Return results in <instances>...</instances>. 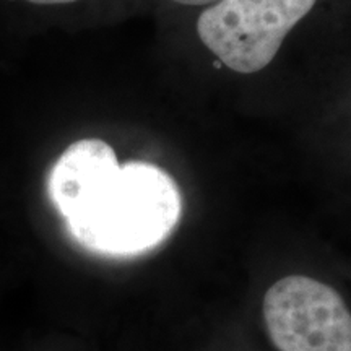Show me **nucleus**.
<instances>
[{
    "mask_svg": "<svg viewBox=\"0 0 351 351\" xmlns=\"http://www.w3.org/2000/svg\"><path fill=\"white\" fill-rule=\"evenodd\" d=\"M51 202L83 247L106 256H137L160 245L178 226L182 197L165 169L119 163L103 138L70 143L47 176Z\"/></svg>",
    "mask_w": 351,
    "mask_h": 351,
    "instance_id": "1",
    "label": "nucleus"
},
{
    "mask_svg": "<svg viewBox=\"0 0 351 351\" xmlns=\"http://www.w3.org/2000/svg\"><path fill=\"white\" fill-rule=\"evenodd\" d=\"M317 0H218L197 20V33L208 51L238 73H256L280 47Z\"/></svg>",
    "mask_w": 351,
    "mask_h": 351,
    "instance_id": "2",
    "label": "nucleus"
},
{
    "mask_svg": "<svg viewBox=\"0 0 351 351\" xmlns=\"http://www.w3.org/2000/svg\"><path fill=\"white\" fill-rule=\"evenodd\" d=\"M263 319L280 351H351V311L328 285L289 275L263 296Z\"/></svg>",
    "mask_w": 351,
    "mask_h": 351,
    "instance_id": "3",
    "label": "nucleus"
},
{
    "mask_svg": "<svg viewBox=\"0 0 351 351\" xmlns=\"http://www.w3.org/2000/svg\"><path fill=\"white\" fill-rule=\"evenodd\" d=\"M78 2H82V0H0V8L29 16L32 12L54 10V8L75 5Z\"/></svg>",
    "mask_w": 351,
    "mask_h": 351,
    "instance_id": "4",
    "label": "nucleus"
},
{
    "mask_svg": "<svg viewBox=\"0 0 351 351\" xmlns=\"http://www.w3.org/2000/svg\"><path fill=\"white\" fill-rule=\"evenodd\" d=\"M173 2L181 3V5L199 7V5H208V3H217L218 0H173Z\"/></svg>",
    "mask_w": 351,
    "mask_h": 351,
    "instance_id": "5",
    "label": "nucleus"
}]
</instances>
